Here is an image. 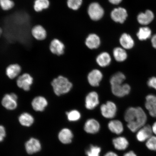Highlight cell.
<instances>
[{
	"instance_id": "1",
	"label": "cell",
	"mask_w": 156,
	"mask_h": 156,
	"mask_svg": "<svg viewBox=\"0 0 156 156\" xmlns=\"http://www.w3.org/2000/svg\"><path fill=\"white\" fill-rule=\"evenodd\" d=\"M51 85L54 93L57 96L69 92L73 87V83L69 80L62 76H58L53 79Z\"/></svg>"
},
{
	"instance_id": "2",
	"label": "cell",
	"mask_w": 156,
	"mask_h": 156,
	"mask_svg": "<svg viewBox=\"0 0 156 156\" xmlns=\"http://www.w3.org/2000/svg\"><path fill=\"white\" fill-rule=\"evenodd\" d=\"M137 118L135 121L128 123L127 126L129 129L133 132H137L140 129L145 125L147 121V116L145 111L140 107H137Z\"/></svg>"
},
{
	"instance_id": "3",
	"label": "cell",
	"mask_w": 156,
	"mask_h": 156,
	"mask_svg": "<svg viewBox=\"0 0 156 156\" xmlns=\"http://www.w3.org/2000/svg\"><path fill=\"white\" fill-rule=\"evenodd\" d=\"M100 110L102 116L106 119H111L115 116L117 108L116 105L112 101H107L101 105Z\"/></svg>"
},
{
	"instance_id": "4",
	"label": "cell",
	"mask_w": 156,
	"mask_h": 156,
	"mask_svg": "<svg viewBox=\"0 0 156 156\" xmlns=\"http://www.w3.org/2000/svg\"><path fill=\"white\" fill-rule=\"evenodd\" d=\"M18 97L14 93L7 94L4 96L2 100V105L5 109L13 110L17 107Z\"/></svg>"
},
{
	"instance_id": "5",
	"label": "cell",
	"mask_w": 156,
	"mask_h": 156,
	"mask_svg": "<svg viewBox=\"0 0 156 156\" xmlns=\"http://www.w3.org/2000/svg\"><path fill=\"white\" fill-rule=\"evenodd\" d=\"M88 13L92 20L97 21L102 18L104 15V11L99 3H93L89 6Z\"/></svg>"
},
{
	"instance_id": "6",
	"label": "cell",
	"mask_w": 156,
	"mask_h": 156,
	"mask_svg": "<svg viewBox=\"0 0 156 156\" xmlns=\"http://www.w3.org/2000/svg\"><path fill=\"white\" fill-rule=\"evenodd\" d=\"M34 82V79L30 74L25 73L19 76L16 81L17 86L25 91H29Z\"/></svg>"
},
{
	"instance_id": "7",
	"label": "cell",
	"mask_w": 156,
	"mask_h": 156,
	"mask_svg": "<svg viewBox=\"0 0 156 156\" xmlns=\"http://www.w3.org/2000/svg\"><path fill=\"white\" fill-rule=\"evenodd\" d=\"M111 89L113 94L118 97H123L128 95L131 90L130 85L127 83L112 86Z\"/></svg>"
},
{
	"instance_id": "8",
	"label": "cell",
	"mask_w": 156,
	"mask_h": 156,
	"mask_svg": "<svg viewBox=\"0 0 156 156\" xmlns=\"http://www.w3.org/2000/svg\"><path fill=\"white\" fill-rule=\"evenodd\" d=\"M98 94L95 91L89 93L85 98V106L89 110H93L99 104Z\"/></svg>"
},
{
	"instance_id": "9",
	"label": "cell",
	"mask_w": 156,
	"mask_h": 156,
	"mask_svg": "<svg viewBox=\"0 0 156 156\" xmlns=\"http://www.w3.org/2000/svg\"><path fill=\"white\" fill-rule=\"evenodd\" d=\"M103 74L97 69L93 70L88 75L87 81L90 85L93 87L99 86L103 79Z\"/></svg>"
},
{
	"instance_id": "10",
	"label": "cell",
	"mask_w": 156,
	"mask_h": 156,
	"mask_svg": "<svg viewBox=\"0 0 156 156\" xmlns=\"http://www.w3.org/2000/svg\"><path fill=\"white\" fill-rule=\"evenodd\" d=\"M153 133L151 126L149 125L144 126L137 132L136 139L140 142H145L152 136Z\"/></svg>"
},
{
	"instance_id": "11",
	"label": "cell",
	"mask_w": 156,
	"mask_h": 156,
	"mask_svg": "<svg viewBox=\"0 0 156 156\" xmlns=\"http://www.w3.org/2000/svg\"><path fill=\"white\" fill-rule=\"evenodd\" d=\"M145 108L153 118H156V95L149 94L146 97Z\"/></svg>"
},
{
	"instance_id": "12",
	"label": "cell",
	"mask_w": 156,
	"mask_h": 156,
	"mask_svg": "<svg viewBox=\"0 0 156 156\" xmlns=\"http://www.w3.org/2000/svg\"><path fill=\"white\" fill-rule=\"evenodd\" d=\"M25 147L27 153L32 154L40 151L41 146L38 140L32 138L26 142Z\"/></svg>"
},
{
	"instance_id": "13",
	"label": "cell",
	"mask_w": 156,
	"mask_h": 156,
	"mask_svg": "<svg viewBox=\"0 0 156 156\" xmlns=\"http://www.w3.org/2000/svg\"><path fill=\"white\" fill-rule=\"evenodd\" d=\"M31 104L34 111L37 112H42L47 107L48 103L45 98L39 96L33 99Z\"/></svg>"
},
{
	"instance_id": "14",
	"label": "cell",
	"mask_w": 156,
	"mask_h": 156,
	"mask_svg": "<svg viewBox=\"0 0 156 156\" xmlns=\"http://www.w3.org/2000/svg\"><path fill=\"white\" fill-rule=\"evenodd\" d=\"M65 46L63 42L58 39H54L51 42L49 50L52 54L58 56L63 55L64 52Z\"/></svg>"
},
{
	"instance_id": "15",
	"label": "cell",
	"mask_w": 156,
	"mask_h": 156,
	"mask_svg": "<svg viewBox=\"0 0 156 156\" xmlns=\"http://www.w3.org/2000/svg\"><path fill=\"white\" fill-rule=\"evenodd\" d=\"M31 33L33 37L37 41H44L47 37L46 29L41 25H37L33 27Z\"/></svg>"
},
{
	"instance_id": "16",
	"label": "cell",
	"mask_w": 156,
	"mask_h": 156,
	"mask_svg": "<svg viewBox=\"0 0 156 156\" xmlns=\"http://www.w3.org/2000/svg\"><path fill=\"white\" fill-rule=\"evenodd\" d=\"M111 17L116 22L123 23L128 16L126 10L122 7L114 9L111 13Z\"/></svg>"
},
{
	"instance_id": "17",
	"label": "cell",
	"mask_w": 156,
	"mask_h": 156,
	"mask_svg": "<svg viewBox=\"0 0 156 156\" xmlns=\"http://www.w3.org/2000/svg\"><path fill=\"white\" fill-rule=\"evenodd\" d=\"M100 129V125L97 120L90 119L86 122L84 126V130L87 133L94 134L97 133Z\"/></svg>"
},
{
	"instance_id": "18",
	"label": "cell",
	"mask_w": 156,
	"mask_h": 156,
	"mask_svg": "<svg viewBox=\"0 0 156 156\" xmlns=\"http://www.w3.org/2000/svg\"><path fill=\"white\" fill-rule=\"evenodd\" d=\"M154 18L153 12L150 10H147L145 13L141 12L138 15L137 21L140 24L147 25L151 23Z\"/></svg>"
},
{
	"instance_id": "19",
	"label": "cell",
	"mask_w": 156,
	"mask_h": 156,
	"mask_svg": "<svg viewBox=\"0 0 156 156\" xmlns=\"http://www.w3.org/2000/svg\"><path fill=\"white\" fill-rule=\"evenodd\" d=\"M73 135L71 130L67 128L62 129L58 134V138L62 143L65 144L71 143L73 139Z\"/></svg>"
},
{
	"instance_id": "20",
	"label": "cell",
	"mask_w": 156,
	"mask_h": 156,
	"mask_svg": "<svg viewBox=\"0 0 156 156\" xmlns=\"http://www.w3.org/2000/svg\"><path fill=\"white\" fill-rule=\"evenodd\" d=\"M21 71V66L17 64H10L6 69V74L9 79H13L20 73Z\"/></svg>"
},
{
	"instance_id": "21",
	"label": "cell",
	"mask_w": 156,
	"mask_h": 156,
	"mask_svg": "<svg viewBox=\"0 0 156 156\" xmlns=\"http://www.w3.org/2000/svg\"><path fill=\"white\" fill-rule=\"evenodd\" d=\"M108 127L109 129L113 133L120 134L124 131V126L122 122L118 120H114L109 122Z\"/></svg>"
},
{
	"instance_id": "22",
	"label": "cell",
	"mask_w": 156,
	"mask_h": 156,
	"mask_svg": "<svg viewBox=\"0 0 156 156\" xmlns=\"http://www.w3.org/2000/svg\"><path fill=\"white\" fill-rule=\"evenodd\" d=\"M112 143L115 149L118 151H124L128 148L129 145L128 140L124 136H119L114 138Z\"/></svg>"
},
{
	"instance_id": "23",
	"label": "cell",
	"mask_w": 156,
	"mask_h": 156,
	"mask_svg": "<svg viewBox=\"0 0 156 156\" xmlns=\"http://www.w3.org/2000/svg\"><path fill=\"white\" fill-rule=\"evenodd\" d=\"M100 39L97 35L92 34L89 35L86 39L85 44L89 48H97L100 44Z\"/></svg>"
},
{
	"instance_id": "24",
	"label": "cell",
	"mask_w": 156,
	"mask_h": 156,
	"mask_svg": "<svg viewBox=\"0 0 156 156\" xmlns=\"http://www.w3.org/2000/svg\"><path fill=\"white\" fill-rule=\"evenodd\" d=\"M19 121L23 126L29 127L34 122V118L32 115L28 112H24L19 117Z\"/></svg>"
},
{
	"instance_id": "25",
	"label": "cell",
	"mask_w": 156,
	"mask_h": 156,
	"mask_svg": "<svg viewBox=\"0 0 156 156\" xmlns=\"http://www.w3.org/2000/svg\"><path fill=\"white\" fill-rule=\"evenodd\" d=\"M112 58L109 54L103 52L99 55L96 58L97 63L101 67H105L110 65Z\"/></svg>"
},
{
	"instance_id": "26",
	"label": "cell",
	"mask_w": 156,
	"mask_h": 156,
	"mask_svg": "<svg viewBox=\"0 0 156 156\" xmlns=\"http://www.w3.org/2000/svg\"><path fill=\"white\" fill-rule=\"evenodd\" d=\"M120 42L122 48L126 49H130L133 48L134 41L129 34H124L120 39Z\"/></svg>"
},
{
	"instance_id": "27",
	"label": "cell",
	"mask_w": 156,
	"mask_h": 156,
	"mask_svg": "<svg viewBox=\"0 0 156 156\" xmlns=\"http://www.w3.org/2000/svg\"><path fill=\"white\" fill-rule=\"evenodd\" d=\"M137 107H130L126 111L124 114V119L128 123L134 122L138 115Z\"/></svg>"
},
{
	"instance_id": "28",
	"label": "cell",
	"mask_w": 156,
	"mask_h": 156,
	"mask_svg": "<svg viewBox=\"0 0 156 156\" xmlns=\"http://www.w3.org/2000/svg\"><path fill=\"white\" fill-rule=\"evenodd\" d=\"M49 0H35L33 8L35 12H40L49 7Z\"/></svg>"
},
{
	"instance_id": "29",
	"label": "cell",
	"mask_w": 156,
	"mask_h": 156,
	"mask_svg": "<svg viewBox=\"0 0 156 156\" xmlns=\"http://www.w3.org/2000/svg\"><path fill=\"white\" fill-rule=\"evenodd\" d=\"M114 58L118 62L124 61L127 58V54L124 49L120 48H115L113 51Z\"/></svg>"
},
{
	"instance_id": "30",
	"label": "cell",
	"mask_w": 156,
	"mask_h": 156,
	"mask_svg": "<svg viewBox=\"0 0 156 156\" xmlns=\"http://www.w3.org/2000/svg\"><path fill=\"white\" fill-rule=\"evenodd\" d=\"M126 77L124 74L121 72H118L113 75L110 79L111 86L123 83Z\"/></svg>"
},
{
	"instance_id": "31",
	"label": "cell",
	"mask_w": 156,
	"mask_h": 156,
	"mask_svg": "<svg viewBox=\"0 0 156 156\" xmlns=\"http://www.w3.org/2000/svg\"><path fill=\"white\" fill-rule=\"evenodd\" d=\"M151 30L149 27H142L140 28L136 36L139 40H146L151 37Z\"/></svg>"
},
{
	"instance_id": "32",
	"label": "cell",
	"mask_w": 156,
	"mask_h": 156,
	"mask_svg": "<svg viewBox=\"0 0 156 156\" xmlns=\"http://www.w3.org/2000/svg\"><path fill=\"white\" fill-rule=\"evenodd\" d=\"M68 120L69 122H75L79 120L81 118V114L79 111L72 110L66 113Z\"/></svg>"
},
{
	"instance_id": "33",
	"label": "cell",
	"mask_w": 156,
	"mask_h": 156,
	"mask_svg": "<svg viewBox=\"0 0 156 156\" xmlns=\"http://www.w3.org/2000/svg\"><path fill=\"white\" fill-rule=\"evenodd\" d=\"M15 5L14 2L12 0H0V7L3 11L10 10Z\"/></svg>"
},
{
	"instance_id": "34",
	"label": "cell",
	"mask_w": 156,
	"mask_h": 156,
	"mask_svg": "<svg viewBox=\"0 0 156 156\" xmlns=\"http://www.w3.org/2000/svg\"><path fill=\"white\" fill-rule=\"evenodd\" d=\"M101 151L100 147L91 145L86 151V154L87 156H100Z\"/></svg>"
},
{
	"instance_id": "35",
	"label": "cell",
	"mask_w": 156,
	"mask_h": 156,
	"mask_svg": "<svg viewBox=\"0 0 156 156\" xmlns=\"http://www.w3.org/2000/svg\"><path fill=\"white\" fill-rule=\"evenodd\" d=\"M83 3V0H67L68 7L74 10L79 9Z\"/></svg>"
},
{
	"instance_id": "36",
	"label": "cell",
	"mask_w": 156,
	"mask_h": 156,
	"mask_svg": "<svg viewBox=\"0 0 156 156\" xmlns=\"http://www.w3.org/2000/svg\"><path fill=\"white\" fill-rule=\"evenodd\" d=\"M146 146L151 151H156V136H152L146 141Z\"/></svg>"
},
{
	"instance_id": "37",
	"label": "cell",
	"mask_w": 156,
	"mask_h": 156,
	"mask_svg": "<svg viewBox=\"0 0 156 156\" xmlns=\"http://www.w3.org/2000/svg\"><path fill=\"white\" fill-rule=\"evenodd\" d=\"M147 85L149 87L156 90V77H153L150 78L147 81Z\"/></svg>"
},
{
	"instance_id": "38",
	"label": "cell",
	"mask_w": 156,
	"mask_h": 156,
	"mask_svg": "<svg viewBox=\"0 0 156 156\" xmlns=\"http://www.w3.org/2000/svg\"><path fill=\"white\" fill-rule=\"evenodd\" d=\"M6 136L5 128L2 126L0 125V142L2 141Z\"/></svg>"
},
{
	"instance_id": "39",
	"label": "cell",
	"mask_w": 156,
	"mask_h": 156,
	"mask_svg": "<svg viewBox=\"0 0 156 156\" xmlns=\"http://www.w3.org/2000/svg\"><path fill=\"white\" fill-rule=\"evenodd\" d=\"M152 46L156 49V34L154 35L151 39Z\"/></svg>"
},
{
	"instance_id": "40",
	"label": "cell",
	"mask_w": 156,
	"mask_h": 156,
	"mask_svg": "<svg viewBox=\"0 0 156 156\" xmlns=\"http://www.w3.org/2000/svg\"><path fill=\"white\" fill-rule=\"evenodd\" d=\"M122 1V0H109L110 2L114 5H118Z\"/></svg>"
},
{
	"instance_id": "41",
	"label": "cell",
	"mask_w": 156,
	"mask_h": 156,
	"mask_svg": "<svg viewBox=\"0 0 156 156\" xmlns=\"http://www.w3.org/2000/svg\"><path fill=\"white\" fill-rule=\"evenodd\" d=\"M123 156H137L133 151H130L126 153Z\"/></svg>"
},
{
	"instance_id": "42",
	"label": "cell",
	"mask_w": 156,
	"mask_h": 156,
	"mask_svg": "<svg viewBox=\"0 0 156 156\" xmlns=\"http://www.w3.org/2000/svg\"><path fill=\"white\" fill-rule=\"evenodd\" d=\"M105 156H119L116 153L112 151H109L107 152Z\"/></svg>"
},
{
	"instance_id": "43",
	"label": "cell",
	"mask_w": 156,
	"mask_h": 156,
	"mask_svg": "<svg viewBox=\"0 0 156 156\" xmlns=\"http://www.w3.org/2000/svg\"><path fill=\"white\" fill-rule=\"evenodd\" d=\"M151 128L153 132L156 136V122L154 123Z\"/></svg>"
},
{
	"instance_id": "44",
	"label": "cell",
	"mask_w": 156,
	"mask_h": 156,
	"mask_svg": "<svg viewBox=\"0 0 156 156\" xmlns=\"http://www.w3.org/2000/svg\"><path fill=\"white\" fill-rule=\"evenodd\" d=\"M3 33V30L1 27H0V37L1 36Z\"/></svg>"
}]
</instances>
